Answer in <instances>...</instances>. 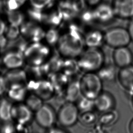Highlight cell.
Returning a JSON list of instances; mask_svg holds the SVG:
<instances>
[{
  "label": "cell",
  "mask_w": 133,
  "mask_h": 133,
  "mask_svg": "<svg viewBox=\"0 0 133 133\" xmlns=\"http://www.w3.org/2000/svg\"><path fill=\"white\" fill-rule=\"evenodd\" d=\"M7 87L4 76L0 75V96L7 90Z\"/></svg>",
  "instance_id": "cell-43"
},
{
  "label": "cell",
  "mask_w": 133,
  "mask_h": 133,
  "mask_svg": "<svg viewBox=\"0 0 133 133\" xmlns=\"http://www.w3.org/2000/svg\"><path fill=\"white\" fill-rule=\"evenodd\" d=\"M98 118V124L102 127L112 126L117 122L119 118L118 112L114 110L102 113Z\"/></svg>",
  "instance_id": "cell-26"
},
{
  "label": "cell",
  "mask_w": 133,
  "mask_h": 133,
  "mask_svg": "<svg viewBox=\"0 0 133 133\" xmlns=\"http://www.w3.org/2000/svg\"><path fill=\"white\" fill-rule=\"evenodd\" d=\"M4 35L8 40H17L21 35L20 27L18 26L10 24L8 27H6Z\"/></svg>",
  "instance_id": "cell-35"
},
{
  "label": "cell",
  "mask_w": 133,
  "mask_h": 133,
  "mask_svg": "<svg viewBox=\"0 0 133 133\" xmlns=\"http://www.w3.org/2000/svg\"><path fill=\"white\" fill-rule=\"evenodd\" d=\"M88 2L89 4L91 5H96L101 1V0H86Z\"/></svg>",
  "instance_id": "cell-48"
},
{
  "label": "cell",
  "mask_w": 133,
  "mask_h": 133,
  "mask_svg": "<svg viewBox=\"0 0 133 133\" xmlns=\"http://www.w3.org/2000/svg\"><path fill=\"white\" fill-rule=\"evenodd\" d=\"M29 17L34 22H45L46 21L47 15L42 12V10L33 8L28 11Z\"/></svg>",
  "instance_id": "cell-34"
},
{
  "label": "cell",
  "mask_w": 133,
  "mask_h": 133,
  "mask_svg": "<svg viewBox=\"0 0 133 133\" xmlns=\"http://www.w3.org/2000/svg\"><path fill=\"white\" fill-rule=\"evenodd\" d=\"M6 26L5 22L2 20L0 19V36L4 34Z\"/></svg>",
  "instance_id": "cell-47"
},
{
  "label": "cell",
  "mask_w": 133,
  "mask_h": 133,
  "mask_svg": "<svg viewBox=\"0 0 133 133\" xmlns=\"http://www.w3.org/2000/svg\"><path fill=\"white\" fill-rule=\"evenodd\" d=\"M26 85L30 92L35 94L43 101L51 99L56 93L48 78L39 81L30 80L27 82Z\"/></svg>",
  "instance_id": "cell-7"
},
{
  "label": "cell",
  "mask_w": 133,
  "mask_h": 133,
  "mask_svg": "<svg viewBox=\"0 0 133 133\" xmlns=\"http://www.w3.org/2000/svg\"><path fill=\"white\" fill-rule=\"evenodd\" d=\"M2 61L4 66L9 70L22 68L25 64L23 54L16 49L5 53Z\"/></svg>",
  "instance_id": "cell-14"
},
{
  "label": "cell",
  "mask_w": 133,
  "mask_h": 133,
  "mask_svg": "<svg viewBox=\"0 0 133 133\" xmlns=\"http://www.w3.org/2000/svg\"><path fill=\"white\" fill-rule=\"evenodd\" d=\"M48 79L51 83L56 92L65 91L70 80V78L61 71L50 74Z\"/></svg>",
  "instance_id": "cell-20"
},
{
  "label": "cell",
  "mask_w": 133,
  "mask_h": 133,
  "mask_svg": "<svg viewBox=\"0 0 133 133\" xmlns=\"http://www.w3.org/2000/svg\"><path fill=\"white\" fill-rule=\"evenodd\" d=\"M80 78L76 76L70 79L65 90L67 99L69 102H76L82 95L80 85Z\"/></svg>",
  "instance_id": "cell-19"
},
{
  "label": "cell",
  "mask_w": 133,
  "mask_h": 133,
  "mask_svg": "<svg viewBox=\"0 0 133 133\" xmlns=\"http://www.w3.org/2000/svg\"><path fill=\"white\" fill-rule=\"evenodd\" d=\"M7 87L9 85L16 83L27 84L28 78L25 70L22 68L10 70L4 76Z\"/></svg>",
  "instance_id": "cell-21"
},
{
  "label": "cell",
  "mask_w": 133,
  "mask_h": 133,
  "mask_svg": "<svg viewBox=\"0 0 133 133\" xmlns=\"http://www.w3.org/2000/svg\"><path fill=\"white\" fill-rule=\"evenodd\" d=\"M75 103L79 112L81 113L91 111L94 109H95L94 99H89L82 95L79 97Z\"/></svg>",
  "instance_id": "cell-29"
},
{
  "label": "cell",
  "mask_w": 133,
  "mask_h": 133,
  "mask_svg": "<svg viewBox=\"0 0 133 133\" xmlns=\"http://www.w3.org/2000/svg\"><path fill=\"white\" fill-rule=\"evenodd\" d=\"M94 101L95 109L101 113L115 109L116 105L114 96L107 91L103 90Z\"/></svg>",
  "instance_id": "cell-13"
},
{
  "label": "cell",
  "mask_w": 133,
  "mask_h": 133,
  "mask_svg": "<svg viewBox=\"0 0 133 133\" xmlns=\"http://www.w3.org/2000/svg\"><path fill=\"white\" fill-rule=\"evenodd\" d=\"M28 66L27 70H25L28 81L46 79L50 74L45 63L39 65H28Z\"/></svg>",
  "instance_id": "cell-18"
},
{
  "label": "cell",
  "mask_w": 133,
  "mask_h": 133,
  "mask_svg": "<svg viewBox=\"0 0 133 133\" xmlns=\"http://www.w3.org/2000/svg\"><path fill=\"white\" fill-rule=\"evenodd\" d=\"M5 124L2 128V132L4 133H13L16 130V126H14L11 122L5 123Z\"/></svg>",
  "instance_id": "cell-42"
},
{
  "label": "cell",
  "mask_w": 133,
  "mask_h": 133,
  "mask_svg": "<svg viewBox=\"0 0 133 133\" xmlns=\"http://www.w3.org/2000/svg\"><path fill=\"white\" fill-rule=\"evenodd\" d=\"M81 71L97 72L105 63L104 53L100 48L85 49L77 58Z\"/></svg>",
  "instance_id": "cell-2"
},
{
  "label": "cell",
  "mask_w": 133,
  "mask_h": 133,
  "mask_svg": "<svg viewBox=\"0 0 133 133\" xmlns=\"http://www.w3.org/2000/svg\"><path fill=\"white\" fill-rule=\"evenodd\" d=\"M112 6L116 17L128 20L133 17V0H113Z\"/></svg>",
  "instance_id": "cell-12"
},
{
  "label": "cell",
  "mask_w": 133,
  "mask_h": 133,
  "mask_svg": "<svg viewBox=\"0 0 133 133\" xmlns=\"http://www.w3.org/2000/svg\"><path fill=\"white\" fill-rule=\"evenodd\" d=\"M115 65L120 68L132 65L133 55L131 51L127 46L115 48L113 54Z\"/></svg>",
  "instance_id": "cell-15"
},
{
  "label": "cell",
  "mask_w": 133,
  "mask_h": 133,
  "mask_svg": "<svg viewBox=\"0 0 133 133\" xmlns=\"http://www.w3.org/2000/svg\"><path fill=\"white\" fill-rule=\"evenodd\" d=\"M129 129L131 133H133V119H132L129 124Z\"/></svg>",
  "instance_id": "cell-49"
},
{
  "label": "cell",
  "mask_w": 133,
  "mask_h": 133,
  "mask_svg": "<svg viewBox=\"0 0 133 133\" xmlns=\"http://www.w3.org/2000/svg\"><path fill=\"white\" fill-rule=\"evenodd\" d=\"M8 41L5 35L0 36V49L4 48L7 45Z\"/></svg>",
  "instance_id": "cell-45"
},
{
  "label": "cell",
  "mask_w": 133,
  "mask_h": 133,
  "mask_svg": "<svg viewBox=\"0 0 133 133\" xmlns=\"http://www.w3.org/2000/svg\"><path fill=\"white\" fill-rule=\"evenodd\" d=\"M33 113L25 103H16L12 105V119L17 124H29L34 118Z\"/></svg>",
  "instance_id": "cell-10"
},
{
  "label": "cell",
  "mask_w": 133,
  "mask_h": 133,
  "mask_svg": "<svg viewBox=\"0 0 133 133\" xmlns=\"http://www.w3.org/2000/svg\"><path fill=\"white\" fill-rule=\"evenodd\" d=\"M47 132L50 133H65V132H67L66 131H65V130H63L61 128L56 127H55V126H53L48 129H47Z\"/></svg>",
  "instance_id": "cell-44"
},
{
  "label": "cell",
  "mask_w": 133,
  "mask_h": 133,
  "mask_svg": "<svg viewBox=\"0 0 133 133\" xmlns=\"http://www.w3.org/2000/svg\"><path fill=\"white\" fill-rule=\"evenodd\" d=\"M6 90L10 99L16 103L24 102L30 93L26 85L21 83L9 85Z\"/></svg>",
  "instance_id": "cell-16"
},
{
  "label": "cell",
  "mask_w": 133,
  "mask_h": 133,
  "mask_svg": "<svg viewBox=\"0 0 133 133\" xmlns=\"http://www.w3.org/2000/svg\"><path fill=\"white\" fill-rule=\"evenodd\" d=\"M81 19L84 23L91 25L96 20L94 11L85 10L81 13Z\"/></svg>",
  "instance_id": "cell-37"
},
{
  "label": "cell",
  "mask_w": 133,
  "mask_h": 133,
  "mask_svg": "<svg viewBox=\"0 0 133 133\" xmlns=\"http://www.w3.org/2000/svg\"><path fill=\"white\" fill-rule=\"evenodd\" d=\"M84 35L77 25L70 24L68 32L61 36L56 47L65 58H77L85 49Z\"/></svg>",
  "instance_id": "cell-1"
},
{
  "label": "cell",
  "mask_w": 133,
  "mask_h": 133,
  "mask_svg": "<svg viewBox=\"0 0 133 133\" xmlns=\"http://www.w3.org/2000/svg\"><path fill=\"white\" fill-rule=\"evenodd\" d=\"M117 77L122 87L131 94L133 93V65L121 68Z\"/></svg>",
  "instance_id": "cell-17"
},
{
  "label": "cell",
  "mask_w": 133,
  "mask_h": 133,
  "mask_svg": "<svg viewBox=\"0 0 133 133\" xmlns=\"http://www.w3.org/2000/svg\"><path fill=\"white\" fill-rule=\"evenodd\" d=\"M127 30L130 35L131 41L133 42V20H131L129 24Z\"/></svg>",
  "instance_id": "cell-46"
},
{
  "label": "cell",
  "mask_w": 133,
  "mask_h": 133,
  "mask_svg": "<svg viewBox=\"0 0 133 133\" xmlns=\"http://www.w3.org/2000/svg\"><path fill=\"white\" fill-rule=\"evenodd\" d=\"M82 95L95 99L103 91V82L96 72L85 73L80 78Z\"/></svg>",
  "instance_id": "cell-4"
},
{
  "label": "cell",
  "mask_w": 133,
  "mask_h": 133,
  "mask_svg": "<svg viewBox=\"0 0 133 133\" xmlns=\"http://www.w3.org/2000/svg\"><path fill=\"white\" fill-rule=\"evenodd\" d=\"M98 118L97 114L91 110L81 113V114L79 115L78 121H79L84 126H90L95 124L98 121Z\"/></svg>",
  "instance_id": "cell-32"
},
{
  "label": "cell",
  "mask_w": 133,
  "mask_h": 133,
  "mask_svg": "<svg viewBox=\"0 0 133 133\" xmlns=\"http://www.w3.org/2000/svg\"><path fill=\"white\" fill-rule=\"evenodd\" d=\"M63 17V20L70 21L77 16L79 14L74 9L70 1H62L60 2L58 10Z\"/></svg>",
  "instance_id": "cell-27"
},
{
  "label": "cell",
  "mask_w": 133,
  "mask_h": 133,
  "mask_svg": "<svg viewBox=\"0 0 133 133\" xmlns=\"http://www.w3.org/2000/svg\"><path fill=\"white\" fill-rule=\"evenodd\" d=\"M96 20L98 22L97 26H105L113 22L116 17L112 5L108 3H103L98 6L94 11Z\"/></svg>",
  "instance_id": "cell-11"
},
{
  "label": "cell",
  "mask_w": 133,
  "mask_h": 133,
  "mask_svg": "<svg viewBox=\"0 0 133 133\" xmlns=\"http://www.w3.org/2000/svg\"><path fill=\"white\" fill-rule=\"evenodd\" d=\"M104 37V43L115 49L127 46L131 42L127 29L121 26H114L107 29Z\"/></svg>",
  "instance_id": "cell-5"
},
{
  "label": "cell",
  "mask_w": 133,
  "mask_h": 133,
  "mask_svg": "<svg viewBox=\"0 0 133 133\" xmlns=\"http://www.w3.org/2000/svg\"><path fill=\"white\" fill-rule=\"evenodd\" d=\"M34 118L40 127L47 130L54 126L57 121V113L51 105L44 104L35 112Z\"/></svg>",
  "instance_id": "cell-8"
},
{
  "label": "cell",
  "mask_w": 133,
  "mask_h": 133,
  "mask_svg": "<svg viewBox=\"0 0 133 133\" xmlns=\"http://www.w3.org/2000/svg\"><path fill=\"white\" fill-rule=\"evenodd\" d=\"M20 30L22 37L29 42H42L45 34L43 29L34 22H24Z\"/></svg>",
  "instance_id": "cell-9"
},
{
  "label": "cell",
  "mask_w": 133,
  "mask_h": 133,
  "mask_svg": "<svg viewBox=\"0 0 133 133\" xmlns=\"http://www.w3.org/2000/svg\"><path fill=\"white\" fill-rule=\"evenodd\" d=\"M103 83H111L115 81L117 76L115 66L111 64L104 63L96 72Z\"/></svg>",
  "instance_id": "cell-24"
},
{
  "label": "cell",
  "mask_w": 133,
  "mask_h": 133,
  "mask_svg": "<svg viewBox=\"0 0 133 133\" xmlns=\"http://www.w3.org/2000/svg\"><path fill=\"white\" fill-rule=\"evenodd\" d=\"M63 17L59 11L54 12L49 15H47L45 23L56 26L59 25L62 21Z\"/></svg>",
  "instance_id": "cell-36"
},
{
  "label": "cell",
  "mask_w": 133,
  "mask_h": 133,
  "mask_svg": "<svg viewBox=\"0 0 133 133\" xmlns=\"http://www.w3.org/2000/svg\"><path fill=\"white\" fill-rule=\"evenodd\" d=\"M71 2L74 9L79 14L85 11L86 7L85 0H75Z\"/></svg>",
  "instance_id": "cell-40"
},
{
  "label": "cell",
  "mask_w": 133,
  "mask_h": 133,
  "mask_svg": "<svg viewBox=\"0 0 133 133\" xmlns=\"http://www.w3.org/2000/svg\"><path fill=\"white\" fill-rule=\"evenodd\" d=\"M51 52V48L42 42H29L23 53L25 64L32 66L43 64Z\"/></svg>",
  "instance_id": "cell-3"
},
{
  "label": "cell",
  "mask_w": 133,
  "mask_h": 133,
  "mask_svg": "<svg viewBox=\"0 0 133 133\" xmlns=\"http://www.w3.org/2000/svg\"><path fill=\"white\" fill-rule=\"evenodd\" d=\"M79 112L75 103L67 102L61 105L57 113V121L62 127L68 128L77 123Z\"/></svg>",
  "instance_id": "cell-6"
},
{
  "label": "cell",
  "mask_w": 133,
  "mask_h": 133,
  "mask_svg": "<svg viewBox=\"0 0 133 133\" xmlns=\"http://www.w3.org/2000/svg\"><path fill=\"white\" fill-rule=\"evenodd\" d=\"M19 1L22 4V5H23L27 0H19Z\"/></svg>",
  "instance_id": "cell-50"
},
{
  "label": "cell",
  "mask_w": 133,
  "mask_h": 133,
  "mask_svg": "<svg viewBox=\"0 0 133 133\" xmlns=\"http://www.w3.org/2000/svg\"><path fill=\"white\" fill-rule=\"evenodd\" d=\"M54 97L56 98V103L61 105L68 102L65 91L56 92Z\"/></svg>",
  "instance_id": "cell-41"
},
{
  "label": "cell",
  "mask_w": 133,
  "mask_h": 133,
  "mask_svg": "<svg viewBox=\"0 0 133 133\" xmlns=\"http://www.w3.org/2000/svg\"><path fill=\"white\" fill-rule=\"evenodd\" d=\"M13 104L6 99H3L0 102V120L4 123L12 121L11 110Z\"/></svg>",
  "instance_id": "cell-28"
},
{
  "label": "cell",
  "mask_w": 133,
  "mask_h": 133,
  "mask_svg": "<svg viewBox=\"0 0 133 133\" xmlns=\"http://www.w3.org/2000/svg\"><path fill=\"white\" fill-rule=\"evenodd\" d=\"M131 102L132 104V105L133 106V93L131 94Z\"/></svg>",
  "instance_id": "cell-51"
},
{
  "label": "cell",
  "mask_w": 133,
  "mask_h": 133,
  "mask_svg": "<svg viewBox=\"0 0 133 133\" xmlns=\"http://www.w3.org/2000/svg\"><path fill=\"white\" fill-rule=\"evenodd\" d=\"M65 58L63 57L56 49L51 52L45 64L50 73L59 72L62 70Z\"/></svg>",
  "instance_id": "cell-23"
},
{
  "label": "cell",
  "mask_w": 133,
  "mask_h": 133,
  "mask_svg": "<svg viewBox=\"0 0 133 133\" xmlns=\"http://www.w3.org/2000/svg\"><path fill=\"white\" fill-rule=\"evenodd\" d=\"M7 19L10 24L20 26L23 23L24 16L19 11H7Z\"/></svg>",
  "instance_id": "cell-33"
},
{
  "label": "cell",
  "mask_w": 133,
  "mask_h": 133,
  "mask_svg": "<svg viewBox=\"0 0 133 133\" xmlns=\"http://www.w3.org/2000/svg\"><path fill=\"white\" fill-rule=\"evenodd\" d=\"M61 35L57 30L52 28L45 32V43L48 46L51 48H56L59 41Z\"/></svg>",
  "instance_id": "cell-31"
},
{
  "label": "cell",
  "mask_w": 133,
  "mask_h": 133,
  "mask_svg": "<svg viewBox=\"0 0 133 133\" xmlns=\"http://www.w3.org/2000/svg\"><path fill=\"white\" fill-rule=\"evenodd\" d=\"M22 5L19 0H6L5 2V6L8 11L17 10Z\"/></svg>",
  "instance_id": "cell-39"
},
{
  "label": "cell",
  "mask_w": 133,
  "mask_h": 133,
  "mask_svg": "<svg viewBox=\"0 0 133 133\" xmlns=\"http://www.w3.org/2000/svg\"><path fill=\"white\" fill-rule=\"evenodd\" d=\"M84 42L87 48H100L104 43V34L99 30L90 31L84 35Z\"/></svg>",
  "instance_id": "cell-22"
},
{
  "label": "cell",
  "mask_w": 133,
  "mask_h": 133,
  "mask_svg": "<svg viewBox=\"0 0 133 133\" xmlns=\"http://www.w3.org/2000/svg\"><path fill=\"white\" fill-rule=\"evenodd\" d=\"M61 71L70 78L77 76L78 73L81 71L77 58H65Z\"/></svg>",
  "instance_id": "cell-25"
},
{
  "label": "cell",
  "mask_w": 133,
  "mask_h": 133,
  "mask_svg": "<svg viewBox=\"0 0 133 133\" xmlns=\"http://www.w3.org/2000/svg\"><path fill=\"white\" fill-rule=\"evenodd\" d=\"M55 0H30L33 8L42 10L52 5Z\"/></svg>",
  "instance_id": "cell-38"
},
{
  "label": "cell",
  "mask_w": 133,
  "mask_h": 133,
  "mask_svg": "<svg viewBox=\"0 0 133 133\" xmlns=\"http://www.w3.org/2000/svg\"><path fill=\"white\" fill-rule=\"evenodd\" d=\"M43 101L38 95L30 92L24 102L35 113L42 106Z\"/></svg>",
  "instance_id": "cell-30"
}]
</instances>
